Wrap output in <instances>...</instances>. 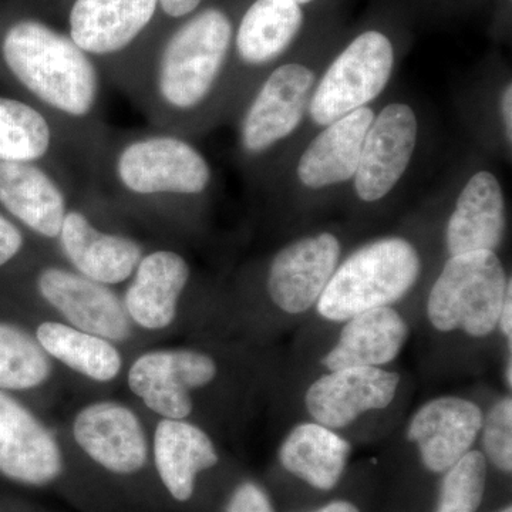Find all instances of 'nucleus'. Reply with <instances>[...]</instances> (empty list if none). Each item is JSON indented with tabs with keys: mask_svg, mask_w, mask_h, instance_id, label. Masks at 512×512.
Masks as SVG:
<instances>
[{
	"mask_svg": "<svg viewBox=\"0 0 512 512\" xmlns=\"http://www.w3.org/2000/svg\"><path fill=\"white\" fill-rule=\"evenodd\" d=\"M82 191L104 210L164 221L200 201L211 187L207 158L180 134L109 131L83 171Z\"/></svg>",
	"mask_w": 512,
	"mask_h": 512,
	"instance_id": "f257e3e1",
	"label": "nucleus"
},
{
	"mask_svg": "<svg viewBox=\"0 0 512 512\" xmlns=\"http://www.w3.org/2000/svg\"><path fill=\"white\" fill-rule=\"evenodd\" d=\"M0 64L22 99L62 124L89 160L110 131L103 120V76L93 60L66 33L23 18L3 32Z\"/></svg>",
	"mask_w": 512,
	"mask_h": 512,
	"instance_id": "f03ea898",
	"label": "nucleus"
},
{
	"mask_svg": "<svg viewBox=\"0 0 512 512\" xmlns=\"http://www.w3.org/2000/svg\"><path fill=\"white\" fill-rule=\"evenodd\" d=\"M232 37L222 9L188 16L151 50L124 93L151 127L187 137L224 79Z\"/></svg>",
	"mask_w": 512,
	"mask_h": 512,
	"instance_id": "7ed1b4c3",
	"label": "nucleus"
},
{
	"mask_svg": "<svg viewBox=\"0 0 512 512\" xmlns=\"http://www.w3.org/2000/svg\"><path fill=\"white\" fill-rule=\"evenodd\" d=\"M420 275L416 248L402 238H386L357 249L336 269L320 295L318 312L332 322L400 301Z\"/></svg>",
	"mask_w": 512,
	"mask_h": 512,
	"instance_id": "20e7f679",
	"label": "nucleus"
},
{
	"mask_svg": "<svg viewBox=\"0 0 512 512\" xmlns=\"http://www.w3.org/2000/svg\"><path fill=\"white\" fill-rule=\"evenodd\" d=\"M158 13V0H73L67 35L124 92L143 63L141 39Z\"/></svg>",
	"mask_w": 512,
	"mask_h": 512,
	"instance_id": "39448f33",
	"label": "nucleus"
},
{
	"mask_svg": "<svg viewBox=\"0 0 512 512\" xmlns=\"http://www.w3.org/2000/svg\"><path fill=\"white\" fill-rule=\"evenodd\" d=\"M508 281L495 252L451 256L430 292L431 325L441 332L464 330L474 338L490 335L498 325Z\"/></svg>",
	"mask_w": 512,
	"mask_h": 512,
	"instance_id": "423d86ee",
	"label": "nucleus"
},
{
	"mask_svg": "<svg viewBox=\"0 0 512 512\" xmlns=\"http://www.w3.org/2000/svg\"><path fill=\"white\" fill-rule=\"evenodd\" d=\"M394 52L383 33H363L330 64L316 87L309 113L319 126L366 107L383 92L392 76Z\"/></svg>",
	"mask_w": 512,
	"mask_h": 512,
	"instance_id": "0eeeda50",
	"label": "nucleus"
},
{
	"mask_svg": "<svg viewBox=\"0 0 512 512\" xmlns=\"http://www.w3.org/2000/svg\"><path fill=\"white\" fill-rule=\"evenodd\" d=\"M33 289L67 325L110 340L126 342L133 335L123 299L111 286L80 275L70 266L45 264L33 274Z\"/></svg>",
	"mask_w": 512,
	"mask_h": 512,
	"instance_id": "6e6552de",
	"label": "nucleus"
},
{
	"mask_svg": "<svg viewBox=\"0 0 512 512\" xmlns=\"http://www.w3.org/2000/svg\"><path fill=\"white\" fill-rule=\"evenodd\" d=\"M79 192L82 201L70 204L56 247L67 266L80 275L111 288L124 284L136 271L146 248L130 235L100 227L94 221L92 201Z\"/></svg>",
	"mask_w": 512,
	"mask_h": 512,
	"instance_id": "1a4fd4ad",
	"label": "nucleus"
},
{
	"mask_svg": "<svg viewBox=\"0 0 512 512\" xmlns=\"http://www.w3.org/2000/svg\"><path fill=\"white\" fill-rule=\"evenodd\" d=\"M217 372L215 360L198 350H151L134 360L127 383L161 419L185 420L194 409L192 390L210 384Z\"/></svg>",
	"mask_w": 512,
	"mask_h": 512,
	"instance_id": "9d476101",
	"label": "nucleus"
},
{
	"mask_svg": "<svg viewBox=\"0 0 512 512\" xmlns=\"http://www.w3.org/2000/svg\"><path fill=\"white\" fill-rule=\"evenodd\" d=\"M87 153L72 134L35 104L0 96V163L40 164L73 181Z\"/></svg>",
	"mask_w": 512,
	"mask_h": 512,
	"instance_id": "9b49d317",
	"label": "nucleus"
},
{
	"mask_svg": "<svg viewBox=\"0 0 512 512\" xmlns=\"http://www.w3.org/2000/svg\"><path fill=\"white\" fill-rule=\"evenodd\" d=\"M74 192L73 181L45 165L0 163V212L39 241L56 244Z\"/></svg>",
	"mask_w": 512,
	"mask_h": 512,
	"instance_id": "f8f14e48",
	"label": "nucleus"
},
{
	"mask_svg": "<svg viewBox=\"0 0 512 512\" xmlns=\"http://www.w3.org/2000/svg\"><path fill=\"white\" fill-rule=\"evenodd\" d=\"M315 74L302 64H284L271 73L248 104L239 124V144L248 156L266 153L291 136L311 101Z\"/></svg>",
	"mask_w": 512,
	"mask_h": 512,
	"instance_id": "ddd939ff",
	"label": "nucleus"
},
{
	"mask_svg": "<svg viewBox=\"0 0 512 512\" xmlns=\"http://www.w3.org/2000/svg\"><path fill=\"white\" fill-rule=\"evenodd\" d=\"M63 468L55 434L22 400L0 390V477L46 487L62 476Z\"/></svg>",
	"mask_w": 512,
	"mask_h": 512,
	"instance_id": "4468645a",
	"label": "nucleus"
},
{
	"mask_svg": "<svg viewBox=\"0 0 512 512\" xmlns=\"http://www.w3.org/2000/svg\"><path fill=\"white\" fill-rule=\"evenodd\" d=\"M73 437L90 460L119 476L143 470L150 456L140 417L114 400L84 406L74 417Z\"/></svg>",
	"mask_w": 512,
	"mask_h": 512,
	"instance_id": "2eb2a0df",
	"label": "nucleus"
},
{
	"mask_svg": "<svg viewBox=\"0 0 512 512\" xmlns=\"http://www.w3.org/2000/svg\"><path fill=\"white\" fill-rule=\"evenodd\" d=\"M417 143V119L412 107L393 103L384 107L367 130L355 174L357 197L382 200L406 173Z\"/></svg>",
	"mask_w": 512,
	"mask_h": 512,
	"instance_id": "dca6fc26",
	"label": "nucleus"
},
{
	"mask_svg": "<svg viewBox=\"0 0 512 512\" xmlns=\"http://www.w3.org/2000/svg\"><path fill=\"white\" fill-rule=\"evenodd\" d=\"M339 256L340 244L332 234L299 239L282 249L266 282L272 302L291 315L311 309L335 274Z\"/></svg>",
	"mask_w": 512,
	"mask_h": 512,
	"instance_id": "f3484780",
	"label": "nucleus"
},
{
	"mask_svg": "<svg viewBox=\"0 0 512 512\" xmlns=\"http://www.w3.org/2000/svg\"><path fill=\"white\" fill-rule=\"evenodd\" d=\"M400 376L380 367H349L320 377L306 393L313 419L328 429H343L370 410L389 406Z\"/></svg>",
	"mask_w": 512,
	"mask_h": 512,
	"instance_id": "a211bd4d",
	"label": "nucleus"
},
{
	"mask_svg": "<svg viewBox=\"0 0 512 512\" xmlns=\"http://www.w3.org/2000/svg\"><path fill=\"white\" fill-rule=\"evenodd\" d=\"M190 279V264L177 251L146 252L121 296L131 323L146 330L170 328Z\"/></svg>",
	"mask_w": 512,
	"mask_h": 512,
	"instance_id": "6ab92c4d",
	"label": "nucleus"
},
{
	"mask_svg": "<svg viewBox=\"0 0 512 512\" xmlns=\"http://www.w3.org/2000/svg\"><path fill=\"white\" fill-rule=\"evenodd\" d=\"M483 423V412L477 404L458 397H440L416 413L407 437L419 447L427 470L446 473L471 451Z\"/></svg>",
	"mask_w": 512,
	"mask_h": 512,
	"instance_id": "aec40b11",
	"label": "nucleus"
},
{
	"mask_svg": "<svg viewBox=\"0 0 512 512\" xmlns=\"http://www.w3.org/2000/svg\"><path fill=\"white\" fill-rule=\"evenodd\" d=\"M154 466L165 490L178 503L194 495L197 477L220 461L214 441L185 420L161 419L153 439Z\"/></svg>",
	"mask_w": 512,
	"mask_h": 512,
	"instance_id": "412c9836",
	"label": "nucleus"
},
{
	"mask_svg": "<svg viewBox=\"0 0 512 512\" xmlns=\"http://www.w3.org/2000/svg\"><path fill=\"white\" fill-rule=\"evenodd\" d=\"M505 227L503 188L495 175L480 171L458 195L456 210L448 220V252L451 256L494 252L503 242Z\"/></svg>",
	"mask_w": 512,
	"mask_h": 512,
	"instance_id": "4be33fe9",
	"label": "nucleus"
},
{
	"mask_svg": "<svg viewBox=\"0 0 512 512\" xmlns=\"http://www.w3.org/2000/svg\"><path fill=\"white\" fill-rule=\"evenodd\" d=\"M373 120V110L362 107L326 126L299 160V181L311 190H320L352 180Z\"/></svg>",
	"mask_w": 512,
	"mask_h": 512,
	"instance_id": "5701e85b",
	"label": "nucleus"
},
{
	"mask_svg": "<svg viewBox=\"0 0 512 512\" xmlns=\"http://www.w3.org/2000/svg\"><path fill=\"white\" fill-rule=\"evenodd\" d=\"M346 322L335 348L323 359L330 372L393 362L409 335L407 323L389 306L359 313Z\"/></svg>",
	"mask_w": 512,
	"mask_h": 512,
	"instance_id": "b1692460",
	"label": "nucleus"
},
{
	"mask_svg": "<svg viewBox=\"0 0 512 512\" xmlns=\"http://www.w3.org/2000/svg\"><path fill=\"white\" fill-rule=\"evenodd\" d=\"M350 444L328 427L306 423L282 443L279 461L286 471L320 491L339 484L348 466Z\"/></svg>",
	"mask_w": 512,
	"mask_h": 512,
	"instance_id": "393cba45",
	"label": "nucleus"
},
{
	"mask_svg": "<svg viewBox=\"0 0 512 512\" xmlns=\"http://www.w3.org/2000/svg\"><path fill=\"white\" fill-rule=\"evenodd\" d=\"M302 25L301 6L293 0H255L235 35L239 62L248 67L274 62L288 49Z\"/></svg>",
	"mask_w": 512,
	"mask_h": 512,
	"instance_id": "a878e982",
	"label": "nucleus"
},
{
	"mask_svg": "<svg viewBox=\"0 0 512 512\" xmlns=\"http://www.w3.org/2000/svg\"><path fill=\"white\" fill-rule=\"evenodd\" d=\"M35 336L50 359L93 382H113L123 369V357L113 342L67 323L42 322Z\"/></svg>",
	"mask_w": 512,
	"mask_h": 512,
	"instance_id": "bb28decb",
	"label": "nucleus"
},
{
	"mask_svg": "<svg viewBox=\"0 0 512 512\" xmlns=\"http://www.w3.org/2000/svg\"><path fill=\"white\" fill-rule=\"evenodd\" d=\"M52 359L35 333L0 318V390L13 394L39 389L52 376Z\"/></svg>",
	"mask_w": 512,
	"mask_h": 512,
	"instance_id": "cd10ccee",
	"label": "nucleus"
},
{
	"mask_svg": "<svg viewBox=\"0 0 512 512\" xmlns=\"http://www.w3.org/2000/svg\"><path fill=\"white\" fill-rule=\"evenodd\" d=\"M487 484V458L481 451H468L441 481L436 512H477Z\"/></svg>",
	"mask_w": 512,
	"mask_h": 512,
	"instance_id": "c85d7f7f",
	"label": "nucleus"
},
{
	"mask_svg": "<svg viewBox=\"0 0 512 512\" xmlns=\"http://www.w3.org/2000/svg\"><path fill=\"white\" fill-rule=\"evenodd\" d=\"M485 458L503 473L512 471V400L498 402L483 423Z\"/></svg>",
	"mask_w": 512,
	"mask_h": 512,
	"instance_id": "c756f323",
	"label": "nucleus"
},
{
	"mask_svg": "<svg viewBox=\"0 0 512 512\" xmlns=\"http://www.w3.org/2000/svg\"><path fill=\"white\" fill-rule=\"evenodd\" d=\"M28 232L0 212V271L16 264L28 251Z\"/></svg>",
	"mask_w": 512,
	"mask_h": 512,
	"instance_id": "7c9ffc66",
	"label": "nucleus"
},
{
	"mask_svg": "<svg viewBox=\"0 0 512 512\" xmlns=\"http://www.w3.org/2000/svg\"><path fill=\"white\" fill-rule=\"evenodd\" d=\"M224 512H275V508L261 485L244 481L232 491Z\"/></svg>",
	"mask_w": 512,
	"mask_h": 512,
	"instance_id": "2f4dec72",
	"label": "nucleus"
},
{
	"mask_svg": "<svg viewBox=\"0 0 512 512\" xmlns=\"http://www.w3.org/2000/svg\"><path fill=\"white\" fill-rule=\"evenodd\" d=\"M202 0H158L160 13L168 19H184L200 8Z\"/></svg>",
	"mask_w": 512,
	"mask_h": 512,
	"instance_id": "473e14b6",
	"label": "nucleus"
},
{
	"mask_svg": "<svg viewBox=\"0 0 512 512\" xmlns=\"http://www.w3.org/2000/svg\"><path fill=\"white\" fill-rule=\"evenodd\" d=\"M512 285L511 279L508 281L507 285V295H505V301L503 305V309H501L500 319H498V323L501 325V329H503V333L507 336L508 342L512 340Z\"/></svg>",
	"mask_w": 512,
	"mask_h": 512,
	"instance_id": "72a5a7b5",
	"label": "nucleus"
},
{
	"mask_svg": "<svg viewBox=\"0 0 512 512\" xmlns=\"http://www.w3.org/2000/svg\"><path fill=\"white\" fill-rule=\"evenodd\" d=\"M501 110H503V123L505 137L508 143L512 141V87L508 84L503 92V100H501Z\"/></svg>",
	"mask_w": 512,
	"mask_h": 512,
	"instance_id": "f704fd0d",
	"label": "nucleus"
},
{
	"mask_svg": "<svg viewBox=\"0 0 512 512\" xmlns=\"http://www.w3.org/2000/svg\"><path fill=\"white\" fill-rule=\"evenodd\" d=\"M312 512H360V510L350 501L335 500Z\"/></svg>",
	"mask_w": 512,
	"mask_h": 512,
	"instance_id": "c9c22d12",
	"label": "nucleus"
},
{
	"mask_svg": "<svg viewBox=\"0 0 512 512\" xmlns=\"http://www.w3.org/2000/svg\"><path fill=\"white\" fill-rule=\"evenodd\" d=\"M293 2L298 3L299 6L306 5V3L312 2V0H293Z\"/></svg>",
	"mask_w": 512,
	"mask_h": 512,
	"instance_id": "e433bc0d",
	"label": "nucleus"
},
{
	"mask_svg": "<svg viewBox=\"0 0 512 512\" xmlns=\"http://www.w3.org/2000/svg\"><path fill=\"white\" fill-rule=\"evenodd\" d=\"M498 512H512L511 505H508V507H504L503 510H500Z\"/></svg>",
	"mask_w": 512,
	"mask_h": 512,
	"instance_id": "4c0bfd02",
	"label": "nucleus"
}]
</instances>
